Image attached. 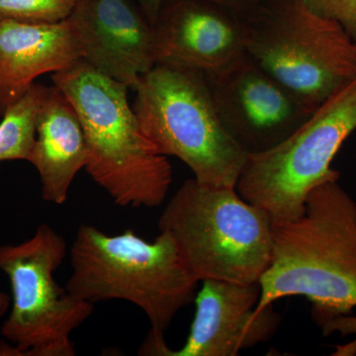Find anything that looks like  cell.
<instances>
[{
  "mask_svg": "<svg viewBox=\"0 0 356 356\" xmlns=\"http://www.w3.org/2000/svg\"><path fill=\"white\" fill-rule=\"evenodd\" d=\"M270 264L259 280L257 311L305 297L321 327L356 309V202L339 178L309 193L301 217L273 226Z\"/></svg>",
  "mask_w": 356,
  "mask_h": 356,
  "instance_id": "1",
  "label": "cell"
},
{
  "mask_svg": "<svg viewBox=\"0 0 356 356\" xmlns=\"http://www.w3.org/2000/svg\"><path fill=\"white\" fill-rule=\"evenodd\" d=\"M83 125L86 170L117 205L156 207L165 202L172 168L140 127L129 104L128 86L83 60L51 76Z\"/></svg>",
  "mask_w": 356,
  "mask_h": 356,
  "instance_id": "2",
  "label": "cell"
},
{
  "mask_svg": "<svg viewBox=\"0 0 356 356\" xmlns=\"http://www.w3.org/2000/svg\"><path fill=\"white\" fill-rule=\"evenodd\" d=\"M70 264L65 288L72 296L92 304L130 302L146 314L156 334H163L178 312L193 301L198 283L165 232L147 242L133 229L109 236L81 225L70 248Z\"/></svg>",
  "mask_w": 356,
  "mask_h": 356,
  "instance_id": "3",
  "label": "cell"
},
{
  "mask_svg": "<svg viewBox=\"0 0 356 356\" xmlns=\"http://www.w3.org/2000/svg\"><path fill=\"white\" fill-rule=\"evenodd\" d=\"M159 232L172 236L196 280L252 284L270 264L273 225L236 187L185 180L161 213Z\"/></svg>",
  "mask_w": 356,
  "mask_h": 356,
  "instance_id": "4",
  "label": "cell"
},
{
  "mask_svg": "<svg viewBox=\"0 0 356 356\" xmlns=\"http://www.w3.org/2000/svg\"><path fill=\"white\" fill-rule=\"evenodd\" d=\"M134 90L140 127L159 154L184 161L200 184L236 187L248 154L225 128L202 72L156 64Z\"/></svg>",
  "mask_w": 356,
  "mask_h": 356,
  "instance_id": "5",
  "label": "cell"
},
{
  "mask_svg": "<svg viewBox=\"0 0 356 356\" xmlns=\"http://www.w3.org/2000/svg\"><path fill=\"white\" fill-rule=\"evenodd\" d=\"M245 53L316 110L356 77V44L302 0H262L241 15Z\"/></svg>",
  "mask_w": 356,
  "mask_h": 356,
  "instance_id": "6",
  "label": "cell"
},
{
  "mask_svg": "<svg viewBox=\"0 0 356 356\" xmlns=\"http://www.w3.org/2000/svg\"><path fill=\"white\" fill-rule=\"evenodd\" d=\"M356 130V77L327 98L275 147L248 154L236 189L273 226L303 215L309 193L339 172L332 161Z\"/></svg>",
  "mask_w": 356,
  "mask_h": 356,
  "instance_id": "7",
  "label": "cell"
},
{
  "mask_svg": "<svg viewBox=\"0 0 356 356\" xmlns=\"http://www.w3.org/2000/svg\"><path fill=\"white\" fill-rule=\"evenodd\" d=\"M67 255V243L48 224L18 245H0V270L8 276L13 309L1 327L0 355L74 356L72 332L95 304L72 296L54 274Z\"/></svg>",
  "mask_w": 356,
  "mask_h": 356,
  "instance_id": "8",
  "label": "cell"
},
{
  "mask_svg": "<svg viewBox=\"0 0 356 356\" xmlns=\"http://www.w3.org/2000/svg\"><path fill=\"white\" fill-rule=\"evenodd\" d=\"M203 74L225 128L248 154L275 147L315 111L247 53Z\"/></svg>",
  "mask_w": 356,
  "mask_h": 356,
  "instance_id": "9",
  "label": "cell"
},
{
  "mask_svg": "<svg viewBox=\"0 0 356 356\" xmlns=\"http://www.w3.org/2000/svg\"><path fill=\"white\" fill-rule=\"evenodd\" d=\"M67 21L84 62L129 88L156 65L153 25L135 0H76Z\"/></svg>",
  "mask_w": 356,
  "mask_h": 356,
  "instance_id": "10",
  "label": "cell"
},
{
  "mask_svg": "<svg viewBox=\"0 0 356 356\" xmlns=\"http://www.w3.org/2000/svg\"><path fill=\"white\" fill-rule=\"evenodd\" d=\"M153 32L156 65L212 74L245 54L242 17L206 0H163Z\"/></svg>",
  "mask_w": 356,
  "mask_h": 356,
  "instance_id": "11",
  "label": "cell"
},
{
  "mask_svg": "<svg viewBox=\"0 0 356 356\" xmlns=\"http://www.w3.org/2000/svg\"><path fill=\"white\" fill-rule=\"evenodd\" d=\"M259 282L207 280L195 299L196 311L184 348L165 356H235L270 341L281 324L273 305L257 311Z\"/></svg>",
  "mask_w": 356,
  "mask_h": 356,
  "instance_id": "12",
  "label": "cell"
},
{
  "mask_svg": "<svg viewBox=\"0 0 356 356\" xmlns=\"http://www.w3.org/2000/svg\"><path fill=\"white\" fill-rule=\"evenodd\" d=\"M83 60L67 19L55 23L0 22V110L24 95L35 79Z\"/></svg>",
  "mask_w": 356,
  "mask_h": 356,
  "instance_id": "13",
  "label": "cell"
},
{
  "mask_svg": "<svg viewBox=\"0 0 356 356\" xmlns=\"http://www.w3.org/2000/svg\"><path fill=\"white\" fill-rule=\"evenodd\" d=\"M28 161L38 172L42 196L49 203L67 201L72 181L86 168L88 149L81 119L57 86L47 89L36 123V140Z\"/></svg>",
  "mask_w": 356,
  "mask_h": 356,
  "instance_id": "14",
  "label": "cell"
},
{
  "mask_svg": "<svg viewBox=\"0 0 356 356\" xmlns=\"http://www.w3.org/2000/svg\"><path fill=\"white\" fill-rule=\"evenodd\" d=\"M47 89L42 84L33 83L3 112L0 123V163L29 159L36 140L37 116Z\"/></svg>",
  "mask_w": 356,
  "mask_h": 356,
  "instance_id": "15",
  "label": "cell"
},
{
  "mask_svg": "<svg viewBox=\"0 0 356 356\" xmlns=\"http://www.w3.org/2000/svg\"><path fill=\"white\" fill-rule=\"evenodd\" d=\"M76 0H0V22L55 23L65 20Z\"/></svg>",
  "mask_w": 356,
  "mask_h": 356,
  "instance_id": "16",
  "label": "cell"
},
{
  "mask_svg": "<svg viewBox=\"0 0 356 356\" xmlns=\"http://www.w3.org/2000/svg\"><path fill=\"white\" fill-rule=\"evenodd\" d=\"M312 10L339 22L356 41V0H302Z\"/></svg>",
  "mask_w": 356,
  "mask_h": 356,
  "instance_id": "17",
  "label": "cell"
},
{
  "mask_svg": "<svg viewBox=\"0 0 356 356\" xmlns=\"http://www.w3.org/2000/svg\"><path fill=\"white\" fill-rule=\"evenodd\" d=\"M320 329L325 337H330L334 334H341V337H356V316L353 314L337 316L324 323Z\"/></svg>",
  "mask_w": 356,
  "mask_h": 356,
  "instance_id": "18",
  "label": "cell"
},
{
  "mask_svg": "<svg viewBox=\"0 0 356 356\" xmlns=\"http://www.w3.org/2000/svg\"><path fill=\"white\" fill-rule=\"evenodd\" d=\"M206 1L224 7L241 16L259 6L262 0H206Z\"/></svg>",
  "mask_w": 356,
  "mask_h": 356,
  "instance_id": "19",
  "label": "cell"
},
{
  "mask_svg": "<svg viewBox=\"0 0 356 356\" xmlns=\"http://www.w3.org/2000/svg\"><path fill=\"white\" fill-rule=\"evenodd\" d=\"M135 1L137 2L138 6L153 25L158 17L159 9H161L163 0H135Z\"/></svg>",
  "mask_w": 356,
  "mask_h": 356,
  "instance_id": "20",
  "label": "cell"
},
{
  "mask_svg": "<svg viewBox=\"0 0 356 356\" xmlns=\"http://www.w3.org/2000/svg\"><path fill=\"white\" fill-rule=\"evenodd\" d=\"M10 306V298L6 293L0 292V318L3 317Z\"/></svg>",
  "mask_w": 356,
  "mask_h": 356,
  "instance_id": "21",
  "label": "cell"
},
{
  "mask_svg": "<svg viewBox=\"0 0 356 356\" xmlns=\"http://www.w3.org/2000/svg\"><path fill=\"white\" fill-rule=\"evenodd\" d=\"M355 44H356V41H355Z\"/></svg>",
  "mask_w": 356,
  "mask_h": 356,
  "instance_id": "22",
  "label": "cell"
}]
</instances>
